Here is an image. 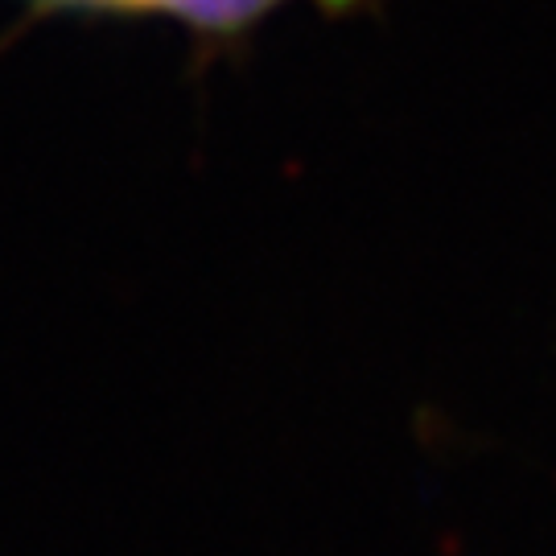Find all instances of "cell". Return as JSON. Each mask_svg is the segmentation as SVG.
Returning <instances> with one entry per match:
<instances>
[{
	"label": "cell",
	"mask_w": 556,
	"mask_h": 556,
	"mask_svg": "<svg viewBox=\"0 0 556 556\" xmlns=\"http://www.w3.org/2000/svg\"><path fill=\"white\" fill-rule=\"evenodd\" d=\"M112 4H144V9H165V13H181L202 25H231L260 13L273 0H112Z\"/></svg>",
	"instance_id": "cell-1"
}]
</instances>
